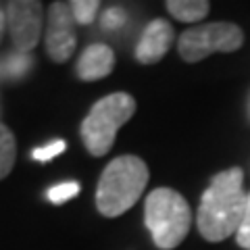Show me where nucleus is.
Segmentation results:
<instances>
[{"instance_id":"nucleus-11","label":"nucleus","mask_w":250,"mask_h":250,"mask_svg":"<svg viewBox=\"0 0 250 250\" xmlns=\"http://www.w3.org/2000/svg\"><path fill=\"white\" fill-rule=\"evenodd\" d=\"M15 161H17V138L4 123H0V182L13 171Z\"/></svg>"},{"instance_id":"nucleus-17","label":"nucleus","mask_w":250,"mask_h":250,"mask_svg":"<svg viewBox=\"0 0 250 250\" xmlns=\"http://www.w3.org/2000/svg\"><path fill=\"white\" fill-rule=\"evenodd\" d=\"M6 11H4V6L0 4V44H2V40H4V34H6Z\"/></svg>"},{"instance_id":"nucleus-3","label":"nucleus","mask_w":250,"mask_h":250,"mask_svg":"<svg viewBox=\"0 0 250 250\" xmlns=\"http://www.w3.org/2000/svg\"><path fill=\"white\" fill-rule=\"evenodd\" d=\"M144 223L161 250L177 248L192 228V208L173 188H156L146 196Z\"/></svg>"},{"instance_id":"nucleus-10","label":"nucleus","mask_w":250,"mask_h":250,"mask_svg":"<svg viewBox=\"0 0 250 250\" xmlns=\"http://www.w3.org/2000/svg\"><path fill=\"white\" fill-rule=\"evenodd\" d=\"M165 9L171 17L182 23H198L208 15L210 4L207 0H167Z\"/></svg>"},{"instance_id":"nucleus-15","label":"nucleus","mask_w":250,"mask_h":250,"mask_svg":"<svg viewBox=\"0 0 250 250\" xmlns=\"http://www.w3.org/2000/svg\"><path fill=\"white\" fill-rule=\"evenodd\" d=\"M236 242L240 248L250 250V192H248V205H246V215H244V221H242L240 229L236 233Z\"/></svg>"},{"instance_id":"nucleus-7","label":"nucleus","mask_w":250,"mask_h":250,"mask_svg":"<svg viewBox=\"0 0 250 250\" xmlns=\"http://www.w3.org/2000/svg\"><path fill=\"white\" fill-rule=\"evenodd\" d=\"M75 17L71 2H57L48 9V25H46L44 36V48L52 62L62 65L73 57L77 48V34H75Z\"/></svg>"},{"instance_id":"nucleus-16","label":"nucleus","mask_w":250,"mask_h":250,"mask_svg":"<svg viewBox=\"0 0 250 250\" xmlns=\"http://www.w3.org/2000/svg\"><path fill=\"white\" fill-rule=\"evenodd\" d=\"M123 21H125V15H123L121 9H111V11H106L103 15V25H104V29H117V27H121Z\"/></svg>"},{"instance_id":"nucleus-8","label":"nucleus","mask_w":250,"mask_h":250,"mask_svg":"<svg viewBox=\"0 0 250 250\" xmlns=\"http://www.w3.org/2000/svg\"><path fill=\"white\" fill-rule=\"evenodd\" d=\"M175 42L173 25L165 19H154L142 31V38L136 46V61L140 65H154L171 50Z\"/></svg>"},{"instance_id":"nucleus-14","label":"nucleus","mask_w":250,"mask_h":250,"mask_svg":"<svg viewBox=\"0 0 250 250\" xmlns=\"http://www.w3.org/2000/svg\"><path fill=\"white\" fill-rule=\"evenodd\" d=\"M65 148H67L65 140H52L48 146L34 148V150H31V159L38 161V163H48V161L54 159V156H59L61 152H65Z\"/></svg>"},{"instance_id":"nucleus-6","label":"nucleus","mask_w":250,"mask_h":250,"mask_svg":"<svg viewBox=\"0 0 250 250\" xmlns=\"http://www.w3.org/2000/svg\"><path fill=\"white\" fill-rule=\"evenodd\" d=\"M6 27L15 50L21 54L31 52L42 38L44 6L38 0H11L4 6Z\"/></svg>"},{"instance_id":"nucleus-1","label":"nucleus","mask_w":250,"mask_h":250,"mask_svg":"<svg viewBox=\"0 0 250 250\" xmlns=\"http://www.w3.org/2000/svg\"><path fill=\"white\" fill-rule=\"evenodd\" d=\"M248 194L244 192V171L229 167L210 179L202 194L196 228L207 242H223L231 233H238L246 215Z\"/></svg>"},{"instance_id":"nucleus-13","label":"nucleus","mask_w":250,"mask_h":250,"mask_svg":"<svg viewBox=\"0 0 250 250\" xmlns=\"http://www.w3.org/2000/svg\"><path fill=\"white\" fill-rule=\"evenodd\" d=\"M80 194V184L77 182H65V184H59L48 190V200L52 205H62V202L75 198Z\"/></svg>"},{"instance_id":"nucleus-5","label":"nucleus","mask_w":250,"mask_h":250,"mask_svg":"<svg viewBox=\"0 0 250 250\" xmlns=\"http://www.w3.org/2000/svg\"><path fill=\"white\" fill-rule=\"evenodd\" d=\"M244 44V31L231 21L194 25L177 38V52L186 62H200L213 52H236Z\"/></svg>"},{"instance_id":"nucleus-12","label":"nucleus","mask_w":250,"mask_h":250,"mask_svg":"<svg viewBox=\"0 0 250 250\" xmlns=\"http://www.w3.org/2000/svg\"><path fill=\"white\" fill-rule=\"evenodd\" d=\"M73 6V17L80 25H90L96 17V11L100 9V2L98 0H75L71 2Z\"/></svg>"},{"instance_id":"nucleus-2","label":"nucleus","mask_w":250,"mask_h":250,"mask_svg":"<svg viewBox=\"0 0 250 250\" xmlns=\"http://www.w3.org/2000/svg\"><path fill=\"white\" fill-rule=\"evenodd\" d=\"M150 171L136 154H121L104 167L96 186V208L103 217H119L142 198Z\"/></svg>"},{"instance_id":"nucleus-9","label":"nucleus","mask_w":250,"mask_h":250,"mask_svg":"<svg viewBox=\"0 0 250 250\" xmlns=\"http://www.w3.org/2000/svg\"><path fill=\"white\" fill-rule=\"evenodd\" d=\"M115 69V50L108 44L96 42L85 48L75 62V75L82 82H98Z\"/></svg>"},{"instance_id":"nucleus-4","label":"nucleus","mask_w":250,"mask_h":250,"mask_svg":"<svg viewBox=\"0 0 250 250\" xmlns=\"http://www.w3.org/2000/svg\"><path fill=\"white\" fill-rule=\"evenodd\" d=\"M136 98L127 92H113L92 104L80 125L83 146L92 156H104L115 146V138L136 113Z\"/></svg>"}]
</instances>
